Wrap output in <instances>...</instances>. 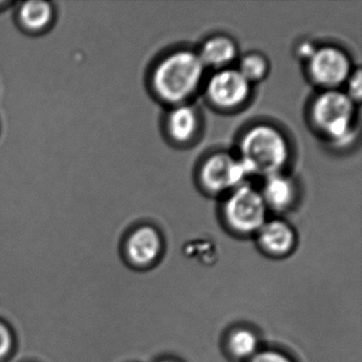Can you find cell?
Returning a JSON list of instances; mask_svg holds the SVG:
<instances>
[{
  "label": "cell",
  "mask_w": 362,
  "mask_h": 362,
  "mask_svg": "<svg viewBox=\"0 0 362 362\" xmlns=\"http://www.w3.org/2000/svg\"><path fill=\"white\" fill-rule=\"evenodd\" d=\"M14 339L10 328L0 321V360L5 359L13 349Z\"/></svg>",
  "instance_id": "cell-16"
},
{
  "label": "cell",
  "mask_w": 362,
  "mask_h": 362,
  "mask_svg": "<svg viewBox=\"0 0 362 362\" xmlns=\"http://www.w3.org/2000/svg\"><path fill=\"white\" fill-rule=\"evenodd\" d=\"M315 49H317V47L313 44H311L310 42H303L302 44L298 45L296 52H298V57L300 59L308 61L313 57V54H315Z\"/></svg>",
  "instance_id": "cell-19"
},
{
  "label": "cell",
  "mask_w": 362,
  "mask_h": 362,
  "mask_svg": "<svg viewBox=\"0 0 362 362\" xmlns=\"http://www.w3.org/2000/svg\"><path fill=\"white\" fill-rule=\"evenodd\" d=\"M267 206L262 194L243 184L230 192L223 206L226 223L239 234L256 233L267 221Z\"/></svg>",
  "instance_id": "cell-4"
},
{
  "label": "cell",
  "mask_w": 362,
  "mask_h": 362,
  "mask_svg": "<svg viewBox=\"0 0 362 362\" xmlns=\"http://www.w3.org/2000/svg\"><path fill=\"white\" fill-rule=\"evenodd\" d=\"M52 9L49 4L44 1L25 3L20 11L23 25L30 30L44 28L52 20Z\"/></svg>",
  "instance_id": "cell-13"
},
{
  "label": "cell",
  "mask_w": 362,
  "mask_h": 362,
  "mask_svg": "<svg viewBox=\"0 0 362 362\" xmlns=\"http://www.w3.org/2000/svg\"><path fill=\"white\" fill-rule=\"evenodd\" d=\"M307 63L311 80L325 90H337L353 73L349 54L337 46L317 47Z\"/></svg>",
  "instance_id": "cell-6"
},
{
  "label": "cell",
  "mask_w": 362,
  "mask_h": 362,
  "mask_svg": "<svg viewBox=\"0 0 362 362\" xmlns=\"http://www.w3.org/2000/svg\"><path fill=\"white\" fill-rule=\"evenodd\" d=\"M345 83L347 84V90L345 94H346L354 103H359L362 93L361 71H360V69H357V71L351 73Z\"/></svg>",
  "instance_id": "cell-17"
},
{
  "label": "cell",
  "mask_w": 362,
  "mask_h": 362,
  "mask_svg": "<svg viewBox=\"0 0 362 362\" xmlns=\"http://www.w3.org/2000/svg\"><path fill=\"white\" fill-rule=\"evenodd\" d=\"M260 247L273 256L290 253L296 245L293 228L283 220L274 219L264 222L257 232Z\"/></svg>",
  "instance_id": "cell-9"
},
{
  "label": "cell",
  "mask_w": 362,
  "mask_h": 362,
  "mask_svg": "<svg viewBox=\"0 0 362 362\" xmlns=\"http://www.w3.org/2000/svg\"><path fill=\"white\" fill-rule=\"evenodd\" d=\"M247 168L241 162L228 152L219 151L207 156L201 165V185L213 194L232 192L243 185L249 177Z\"/></svg>",
  "instance_id": "cell-5"
},
{
  "label": "cell",
  "mask_w": 362,
  "mask_h": 362,
  "mask_svg": "<svg viewBox=\"0 0 362 362\" xmlns=\"http://www.w3.org/2000/svg\"><path fill=\"white\" fill-rule=\"evenodd\" d=\"M240 160L250 175L264 177L281 173L290 158V146L279 129L258 124L241 137Z\"/></svg>",
  "instance_id": "cell-2"
},
{
  "label": "cell",
  "mask_w": 362,
  "mask_h": 362,
  "mask_svg": "<svg viewBox=\"0 0 362 362\" xmlns=\"http://www.w3.org/2000/svg\"><path fill=\"white\" fill-rule=\"evenodd\" d=\"M262 194L267 206L275 211H285L294 203L296 188L289 177L281 173L267 177Z\"/></svg>",
  "instance_id": "cell-12"
},
{
  "label": "cell",
  "mask_w": 362,
  "mask_h": 362,
  "mask_svg": "<svg viewBox=\"0 0 362 362\" xmlns=\"http://www.w3.org/2000/svg\"><path fill=\"white\" fill-rule=\"evenodd\" d=\"M230 353L237 358L253 357L257 353L258 339L253 332L249 329H237L228 339Z\"/></svg>",
  "instance_id": "cell-14"
},
{
  "label": "cell",
  "mask_w": 362,
  "mask_h": 362,
  "mask_svg": "<svg viewBox=\"0 0 362 362\" xmlns=\"http://www.w3.org/2000/svg\"><path fill=\"white\" fill-rule=\"evenodd\" d=\"M250 362H292L284 354L275 351H257Z\"/></svg>",
  "instance_id": "cell-18"
},
{
  "label": "cell",
  "mask_w": 362,
  "mask_h": 362,
  "mask_svg": "<svg viewBox=\"0 0 362 362\" xmlns=\"http://www.w3.org/2000/svg\"><path fill=\"white\" fill-rule=\"evenodd\" d=\"M268 69V62L264 57L258 54H250L241 59L238 71L252 83L264 79Z\"/></svg>",
  "instance_id": "cell-15"
},
{
  "label": "cell",
  "mask_w": 362,
  "mask_h": 362,
  "mask_svg": "<svg viewBox=\"0 0 362 362\" xmlns=\"http://www.w3.org/2000/svg\"><path fill=\"white\" fill-rule=\"evenodd\" d=\"M205 66L197 52L181 49L162 59L152 74V86L160 100L180 105L200 88Z\"/></svg>",
  "instance_id": "cell-1"
},
{
  "label": "cell",
  "mask_w": 362,
  "mask_h": 362,
  "mask_svg": "<svg viewBox=\"0 0 362 362\" xmlns=\"http://www.w3.org/2000/svg\"><path fill=\"white\" fill-rule=\"evenodd\" d=\"M162 247L160 233L152 226H144L135 230L127 240V256L135 266H149L160 257Z\"/></svg>",
  "instance_id": "cell-8"
},
{
  "label": "cell",
  "mask_w": 362,
  "mask_h": 362,
  "mask_svg": "<svg viewBox=\"0 0 362 362\" xmlns=\"http://www.w3.org/2000/svg\"><path fill=\"white\" fill-rule=\"evenodd\" d=\"M206 95L214 105L230 111L247 103L251 95V83L238 69L228 67L211 76L207 82Z\"/></svg>",
  "instance_id": "cell-7"
},
{
  "label": "cell",
  "mask_w": 362,
  "mask_h": 362,
  "mask_svg": "<svg viewBox=\"0 0 362 362\" xmlns=\"http://www.w3.org/2000/svg\"><path fill=\"white\" fill-rule=\"evenodd\" d=\"M311 122L332 143L345 145L354 136L355 103L345 93L325 90L311 105Z\"/></svg>",
  "instance_id": "cell-3"
},
{
  "label": "cell",
  "mask_w": 362,
  "mask_h": 362,
  "mask_svg": "<svg viewBox=\"0 0 362 362\" xmlns=\"http://www.w3.org/2000/svg\"><path fill=\"white\" fill-rule=\"evenodd\" d=\"M198 54L205 69H228L236 59V43L226 35H216L204 42Z\"/></svg>",
  "instance_id": "cell-11"
},
{
  "label": "cell",
  "mask_w": 362,
  "mask_h": 362,
  "mask_svg": "<svg viewBox=\"0 0 362 362\" xmlns=\"http://www.w3.org/2000/svg\"><path fill=\"white\" fill-rule=\"evenodd\" d=\"M167 132L175 143H190L198 134L200 118L194 107L188 105H175L167 117Z\"/></svg>",
  "instance_id": "cell-10"
}]
</instances>
